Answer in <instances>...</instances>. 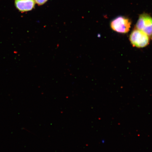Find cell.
Listing matches in <instances>:
<instances>
[{"mask_svg": "<svg viewBox=\"0 0 152 152\" xmlns=\"http://www.w3.org/2000/svg\"><path fill=\"white\" fill-rule=\"evenodd\" d=\"M136 28L144 32L152 39V18L151 15L146 13L140 15Z\"/></svg>", "mask_w": 152, "mask_h": 152, "instance_id": "3", "label": "cell"}, {"mask_svg": "<svg viewBox=\"0 0 152 152\" xmlns=\"http://www.w3.org/2000/svg\"><path fill=\"white\" fill-rule=\"evenodd\" d=\"M132 21L129 18L119 16L114 19L110 23L111 29L118 33L126 34L130 31Z\"/></svg>", "mask_w": 152, "mask_h": 152, "instance_id": "2", "label": "cell"}, {"mask_svg": "<svg viewBox=\"0 0 152 152\" xmlns=\"http://www.w3.org/2000/svg\"><path fill=\"white\" fill-rule=\"evenodd\" d=\"M34 0H15V5L18 10L24 12L32 10L35 7Z\"/></svg>", "mask_w": 152, "mask_h": 152, "instance_id": "4", "label": "cell"}, {"mask_svg": "<svg viewBox=\"0 0 152 152\" xmlns=\"http://www.w3.org/2000/svg\"><path fill=\"white\" fill-rule=\"evenodd\" d=\"M39 5H42L46 3L48 0H34Z\"/></svg>", "mask_w": 152, "mask_h": 152, "instance_id": "5", "label": "cell"}, {"mask_svg": "<svg viewBox=\"0 0 152 152\" xmlns=\"http://www.w3.org/2000/svg\"><path fill=\"white\" fill-rule=\"evenodd\" d=\"M129 40L132 45L137 48H143L149 45L151 38L144 32L134 28L131 33Z\"/></svg>", "mask_w": 152, "mask_h": 152, "instance_id": "1", "label": "cell"}]
</instances>
